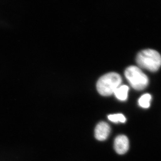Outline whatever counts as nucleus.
I'll list each match as a JSON object with an SVG mask.
<instances>
[{"instance_id":"nucleus-1","label":"nucleus","mask_w":161,"mask_h":161,"mask_svg":"<svg viewBox=\"0 0 161 161\" xmlns=\"http://www.w3.org/2000/svg\"><path fill=\"white\" fill-rule=\"evenodd\" d=\"M136 61L139 66L150 71H157L161 66V56L155 50L142 51L136 56Z\"/></svg>"},{"instance_id":"nucleus-2","label":"nucleus","mask_w":161,"mask_h":161,"mask_svg":"<svg viewBox=\"0 0 161 161\" xmlns=\"http://www.w3.org/2000/svg\"><path fill=\"white\" fill-rule=\"evenodd\" d=\"M120 75L116 73H108L103 75L97 83V91L101 95L108 96L114 94L122 82Z\"/></svg>"},{"instance_id":"nucleus-3","label":"nucleus","mask_w":161,"mask_h":161,"mask_svg":"<svg viewBox=\"0 0 161 161\" xmlns=\"http://www.w3.org/2000/svg\"><path fill=\"white\" fill-rule=\"evenodd\" d=\"M125 76L133 89L141 91L147 87L149 79L142 71L136 66H130L125 71Z\"/></svg>"},{"instance_id":"nucleus-4","label":"nucleus","mask_w":161,"mask_h":161,"mask_svg":"<svg viewBox=\"0 0 161 161\" xmlns=\"http://www.w3.org/2000/svg\"><path fill=\"white\" fill-rule=\"evenodd\" d=\"M130 147L129 140L126 136L119 135L114 142V149L117 153L124 154L128 151Z\"/></svg>"},{"instance_id":"nucleus-5","label":"nucleus","mask_w":161,"mask_h":161,"mask_svg":"<svg viewBox=\"0 0 161 161\" xmlns=\"http://www.w3.org/2000/svg\"><path fill=\"white\" fill-rule=\"evenodd\" d=\"M111 132L109 125L105 122H101L95 129V136L96 139L103 141L106 140Z\"/></svg>"},{"instance_id":"nucleus-6","label":"nucleus","mask_w":161,"mask_h":161,"mask_svg":"<svg viewBox=\"0 0 161 161\" xmlns=\"http://www.w3.org/2000/svg\"><path fill=\"white\" fill-rule=\"evenodd\" d=\"M129 90V87L126 85L120 86L115 90L114 94H115V97L119 100H126L128 97Z\"/></svg>"},{"instance_id":"nucleus-7","label":"nucleus","mask_w":161,"mask_h":161,"mask_svg":"<svg viewBox=\"0 0 161 161\" xmlns=\"http://www.w3.org/2000/svg\"><path fill=\"white\" fill-rule=\"evenodd\" d=\"M152 96L149 94H145L142 95L138 100V104L142 108H148L150 107Z\"/></svg>"},{"instance_id":"nucleus-8","label":"nucleus","mask_w":161,"mask_h":161,"mask_svg":"<svg viewBox=\"0 0 161 161\" xmlns=\"http://www.w3.org/2000/svg\"><path fill=\"white\" fill-rule=\"evenodd\" d=\"M109 120L114 123H125L126 121V119L123 114H116L110 115L108 116Z\"/></svg>"}]
</instances>
